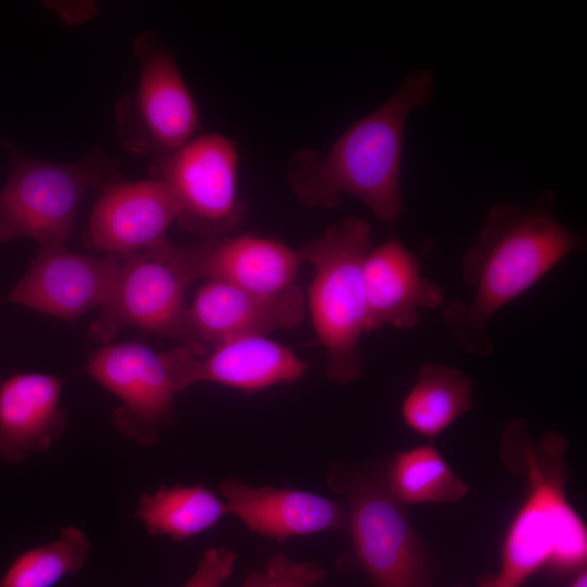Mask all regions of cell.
I'll return each mask as SVG.
<instances>
[{"label":"cell","instance_id":"1","mask_svg":"<svg viewBox=\"0 0 587 587\" xmlns=\"http://www.w3.org/2000/svg\"><path fill=\"white\" fill-rule=\"evenodd\" d=\"M555 196L544 192L532 207L500 203L465 253L461 271L470 301L452 300L444 322L471 355L488 357L492 316L541 280L580 245V237L554 215Z\"/></svg>","mask_w":587,"mask_h":587},{"label":"cell","instance_id":"2","mask_svg":"<svg viewBox=\"0 0 587 587\" xmlns=\"http://www.w3.org/2000/svg\"><path fill=\"white\" fill-rule=\"evenodd\" d=\"M434 82L427 68L411 72L382 107L353 123L325 154L295 152L287 165L294 195L308 208L332 209L345 195L385 223L403 212L401 161L409 114L427 103Z\"/></svg>","mask_w":587,"mask_h":587},{"label":"cell","instance_id":"3","mask_svg":"<svg viewBox=\"0 0 587 587\" xmlns=\"http://www.w3.org/2000/svg\"><path fill=\"white\" fill-rule=\"evenodd\" d=\"M567 439L548 430L533 441L526 422L504 425L501 458L526 480V496L503 538L500 565L478 587H521L544 566L561 572L585 569L587 528L566 497Z\"/></svg>","mask_w":587,"mask_h":587},{"label":"cell","instance_id":"4","mask_svg":"<svg viewBox=\"0 0 587 587\" xmlns=\"http://www.w3.org/2000/svg\"><path fill=\"white\" fill-rule=\"evenodd\" d=\"M371 248L370 224L350 215L298 250L314 271L309 311L327 357L325 374L337 384L354 382L363 371L360 338L369 326L362 266Z\"/></svg>","mask_w":587,"mask_h":587},{"label":"cell","instance_id":"5","mask_svg":"<svg viewBox=\"0 0 587 587\" xmlns=\"http://www.w3.org/2000/svg\"><path fill=\"white\" fill-rule=\"evenodd\" d=\"M327 483L346 499V530L374 587H436L429 554L408 507L387 487L385 464L335 463Z\"/></svg>","mask_w":587,"mask_h":587},{"label":"cell","instance_id":"6","mask_svg":"<svg viewBox=\"0 0 587 587\" xmlns=\"http://www.w3.org/2000/svg\"><path fill=\"white\" fill-rule=\"evenodd\" d=\"M204 241L178 247L167 238L125 255L112 290L89 327V337L108 345L127 326L180 342L201 357L188 321L185 294L202 278Z\"/></svg>","mask_w":587,"mask_h":587},{"label":"cell","instance_id":"7","mask_svg":"<svg viewBox=\"0 0 587 587\" xmlns=\"http://www.w3.org/2000/svg\"><path fill=\"white\" fill-rule=\"evenodd\" d=\"M11 171L0 191V242L30 237L40 246L67 241L85 193L122 179L117 163L99 148L73 162L26 155L0 138Z\"/></svg>","mask_w":587,"mask_h":587},{"label":"cell","instance_id":"8","mask_svg":"<svg viewBox=\"0 0 587 587\" xmlns=\"http://www.w3.org/2000/svg\"><path fill=\"white\" fill-rule=\"evenodd\" d=\"M133 51L139 62V79L115 103L117 139L127 153L154 159L196 136L199 113L174 54L154 33L138 35Z\"/></svg>","mask_w":587,"mask_h":587},{"label":"cell","instance_id":"9","mask_svg":"<svg viewBox=\"0 0 587 587\" xmlns=\"http://www.w3.org/2000/svg\"><path fill=\"white\" fill-rule=\"evenodd\" d=\"M238 162L232 139L204 133L174 152L152 159L148 172L171 190L182 228L208 239L228 235L243 220L237 193Z\"/></svg>","mask_w":587,"mask_h":587},{"label":"cell","instance_id":"10","mask_svg":"<svg viewBox=\"0 0 587 587\" xmlns=\"http://www.w3.org/2000/svg\"><path fill=\"white\" fill-rule=\"evenodd\" d=\"M85 371L121 400L112 415L117 429L140 446L155 444L176 394L160 353L139 342L108 344L89 357Z\"/></svg>","mask_w":587,"mask_h":587},{"label":"cell","instance_id":"11","mask_svg":"<svg viewBox=\"0 0 587 587\" xmlns=\"http://www.w3.org/2000/svg\"><path fill=\"white\" fill-rule=\"evenodd\" d=\"M125 255L97 257L62 246H40L8 300L75 321L108 299Z\"/></svg>","mask_w":587,"mask_h":587},{"label":"cell","instance_id":"12","mask_svg":"<svg viewBox=\"0 0 587 587\" xmlns=\"http://www.w3.org/2000/svg\"><path fill=\"white\" fill-rule=\"evenodd\" d=\"M160 355L176 392L202 382L259 391L294 383L308 367L288 347L261 335L222 342L202 357H196L183 346Z\"/></svg>","mask_w":587,"mask_h":587},{"label":"cell","instance_id":"13","mask_svg":"<svg viewBox=\"0 0 587 587\" xmlns=\"http://www.w3.org/2000/svg\"><path fill=\"white\" fill-rule=\"evenodd\" d=\"M178 205L159 179L126 182L101 189L90 214L86 243L107 254L129 255L166 238Z\"/></svg>","mask_w":587,"mask_h":587},{"label":"cell","instance_id":"14","mask_svg":"<svg viewBox=\"0 0 587 587\" xmlns=\"http://www.w3.org/2000/svg\"><path fill=\"white\" fill-rule=\"evenodd\" d=\"M304 310L300 287L278 297H261L207 279L188 307V321L202 357L232 339L294 328L303 320Z\"/></svg>","mask_w":587,"mask_h":587},{"label":"cell","instance_id":"15","mask_svg":"<svg viewBox=\"0 0 587 587\" xmlns=\"http://www.w3.org/2000/svg\"><path fill=\"white\" fill-rule=\"evenodd\" d=\"M362 274L369 332L413 328L422 311L444 303L442 288L423 276L416 257L397 237L369 250Z\"/></svg>","mask_w":587,"mask_h":587},{"label":"cell","instance_id":"16","mask_svg":"<svg viewBox=\"0 0 587 587\" xmlns=\"http://www.w3.org/2000/svg\"><path fill=\"white\" fill-rule=\"evenodd\" d=\"M228 513L251 532L283 541L327 530H346L345 504L295 488L253 487L233 478L220 484Z\"/></svg>","mask_w":587,"mask_h":587},{"label":"cell","instance_id":"17","mask_svg":"<svg viewBox=\"0 0 587 587\" xmlns=\"http://www.w3.org/2000/svg\"><path fill=\"white\" fill-rule=\"evenodd\" d=\"M62 379L20 373L0 384V459L21 462L48 450L66 424L60 405Z\"/></svg>","mask_w":587,"mask_h":587},{"label":"cell","instance_id":"18","mask_svg":"<svg viewBox=\"0 0 587 587\" xmlns=\"http://www.w3.org/2000/svg\"><path fill=\"white\" fill-rule=\"evenodd\" d=\"M203 241L202 278L261 297H278L299 287L296 278L303 263L299 251L276 239L242 234Z\"/></svg>","mask_w":587,"mask_h":587},{"label":"cell","instance_id":"19","mask_svg":"<svg viewBox=\"0 0 587 587\" xmlns=\"http://www.w3.org/2000/svg\"><path fill=\"white\" fill-rule=\"evenodd\" d=\"M473 382L462 371L437 362L419 369L400 413L415 434L433 439L471 410Z\"/></svg>","mask_w":587,"mask_h":587},{"label":"cell","instance_id":"20","mask_svg":"<svg viewBox=\"0 0 587 587\" xmlns=\"http://www.w3.org/2000/svg\"><path fill=\"white\" fill-rule=\"evenodd\" d=\"M135 513L150 535L180 541L210 529L228 510L202 485H163L141 495Z\"/></svg>","mask_w":587,"mask_h":587},{"label":"cell","instance_id":"21","mask_svg":"<svg viewBox=\"0 0 587 587\" xmlns=\"http://www.w3.org/2000/svg\"><path fill=\"white\" fill-rule=\"evenodd\" d=\"M385 479L402 504H451L463 499L469 485L429 444L398 451L385 463Z\"/></svg>","mask_w":587,"mask_h":587},{"label":"cell","instance_id":"22","mask_svg":"<svg viewBox=\"0 0 587 587\" xmlns=\"http://www.w3.org/2000/svg\"><path fill=\"white\" fill-rule=\"evenodd\" d=\"M90 544L86 534L67 526L53 541L20 553L0 578V587H52L84 566Z\"/></svg>","mask_w":587,"mask_h":587},{"label":"cell","instance_id":"23","mask_svg":"<svg viewBox=\"0 0 587 587\" xmlns=\"http://www.w3.org/2000/svg\"><path fill=\"white\" fill-rule=\"evenodd\" d=\"M325 571L310 562H295L284 554H274L263 569L250 572L242 587H316Z\"/></svg>","mask_w":587,"mask_h":587},{"label":"cell","instance_id":"24","mask_svg":"<svg viewBox=\"0 0 587 587\" xmlns=\"http://www.w3.org/2000/svg\"><path fill=\"white\" fill-rule=\"evenodd\" d=\"M235 562L234 551L225 547L209 548L182 587H222L232 575Z\"/></svg>","mask_w":587,"mask_h":587},{"label":"cell","instance_id":"25","mask_svg":"<svg viewBox=\"0 0 587 587\" xmlns=\"http://www.w3.org/2000/svg\"><path fill=\"white\" fill-rule=\"evenodd\" d=\"M567 587H587L586 569L578 571L577 575Z\"/></svg>","mask_w":587,"mask_h":587},{"label":"cell","instance_id":"26","mask_svg":"<svg viewBox=\"0 0 587 587\" xmlns=\"http://www.w3.org/2000/svg\"><path fill=\"white\" fill-rule=\"evenodd\" d=\"M453 587H463L462 585H454Z\"/></svg>","mask_w":587,"mask_h":587}]
</instances>
